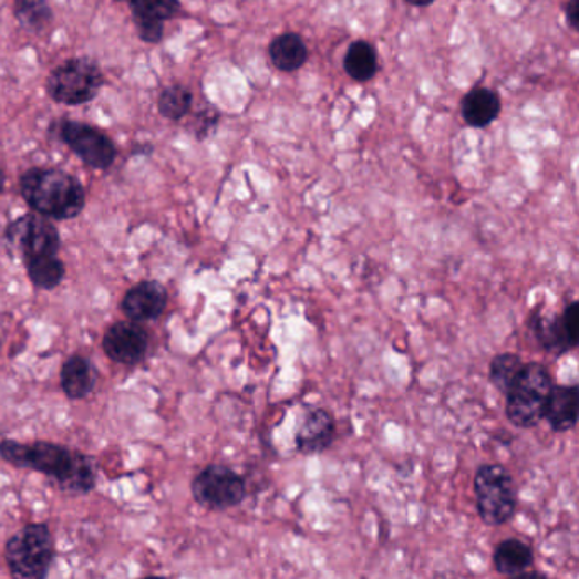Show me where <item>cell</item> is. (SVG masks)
I'll return each mask as SVG.
<instances>
[{
	"label": "cell",
	"mask_w": 579,
	"mask_h": 579,
	"mask_svg": "<svg viewBox=\"0 0 579 579\" xmlns=\"http://www.w3.org/2000/svg\"><path fill=\"white\" fill-rule=\"evenodd\" d=\"M0 456L22 469L46 474L70 493H87L95 485V469L91 459L50 442L19 444L4 441L0 444Z\"/></svg>",
	"instance_id": "cell-1"
},
{
	"label": "cell",
	"mask_w": 579,
	"mask_h": 579,
	"mask_svg": "<svg viewBox=\"0 0 579 579\" xmlns=\"http://www.w3.org/2000/svg\"><path fill=\"white\" fill-rule=\"evenodd\" d=\"M21 193L34 211L48 218H75L85 206L82 184L56 168H31L22 175Z\"/></svg>",
	"instance_id": "cell-2"
},
{
	"label": "cell",
	"mask_w": 579,
	"mask_h": 579,
	"mask_svg": "<svg viewBox=\"0 0 579 579\" xmlns=\"http://www.w3.org/2000/svg\"><path fill=\"white\" fill-rule=\"evenodd\" d=\"M552 378L546 365L527 362L517 380L507 391V412L511 425L517 428H534L546 415L547 400L552 391Z\"/></svg>",
	"instance_id": "cell-3"
},
{
	"label": "cell",
	"mask_w": 579,
	"mask_h": 579,
	"mask_svg": "<svg viewBox=\"0 0 579 579\" xmlns=\"http://www.w3.org/2000/svg\"><path fill=\"white\" fill-rule=\"evenodd\" d=\"M474 496L477 514L489 527L508 524L517 511L514 477L502 464H485L476 471Z\"/></svg>",
	"instance_id": "cell-4"
},
{
	"label": "cell",
	"mask_w": 579,
	"mask_h": 579,
	"mask_svg": "<svg viewBox=\"0 0 579 579\" xmlns=\"http://www.w3.org/2000/svg\"><path fill=\"white\" fill-rule=\"evenodd\" d=\"M6 561L18 578H44L53 561V539L46 525H27L12 536L6 546Z\"/></svg>",
	"instance_id": "cell-5"
},
{
	"label": "cell",
	"mask_w": 579,
	"mask_h": 579,
	"mask_svg": "<svg viewBox=\"0 0 579 579\" xmlns=\"http://www.w3.org/2000/svg\"><path fill=\"white\" fill-rule=\"evenodd\" d=\"M103 82V73L92 60L73 59L53 70L48 79V92L56 103L79 106L92 101Z\"/></svg>",
	"instance_id": "cell-6"
},
{
	"label": "cell",
	"mask_w": 579,
	"mask_h": 579,
	"mask_svg": "<svg viewBox=\"0 0 579 579\" xmlns=\"http://www.w3.org/2000/svg\"><path fill=\"white\" fill-rule=\"evenodd\" d=\"M190 489L194 499L209 510H228L238 507L247 496V483L244 476L221 464H211L200 471Z\"/></svg>",
	"instance_id": "cell-7"
},
{
	"label": "cell",
	"mask_w": 579,
	"mask_h": 579,
	"mask_svg": "<svg viewBox=\"0 0 579 579\" xmlns=\"http://www.w3.org/2000/svg\"><path fill=\"white\" fill-rule=\"evenodd\" d=\"M6 244L21 254L24 262L37 257L56 256L60 235L55 226L40 216L27 215L15 219L6 231Z\"/></svg>",
	"instance_id": "cell-8"
},
{
	"label": "cell",
	"mask_w": 579,
	"mask_h": 579,
	"mask_svg": "<svg viewBox=\"0 0 579 579\" xmlns=\"http://www.w3.org/2000/svg\"><path fill=\"white\" fill-rule=\"evenodd\" d=\"M62 136L66 145L89 167L104 170V168L111 167L114 158H116V146H114V143L103 132L92 128L89 124L70 121V123L63 126Z\"/></svg>",
	"instance_id": "cell-9"
},
{
	"label": "cell",
	"mask_w": 579,
	"mask_h": 579,
	"mask_svg": "<svg viewBox=\"0 0 579 579\" xmlns=\"http://www.w3.org/2000/svg\"><path fill=\"white\" fill-rule=\"evenodd\" d=\"M335 441V420L324 409H311L296 432V448L303 456H318Z\"/></svg>",
	"instance_id": "cell-10"
},
{
	"label": "cell",
	"mask_w": 579,
	"mask_h": 579,
	"mask_svg": "<svg viewBox=\"0 0 579 579\" xmlns=\"http://www.w3.org/2000/svg\"><path fill=\"white\" fill-rule=\"evenodd\" d=\"M104 350L106 354L120 364L132 365L142 361L148 347V337L136 323L121 321L113 324L104 335Z\"/></svg>",
	"instance_id": "cell-11"
},
{
	"label": "cell",
	"mask_w": 579,
	"mask_h": 579,
	"mask_svg": "<svg viewBox=\"0 0 579 579\" xmlns=\"http://www.w3.org/2000/svg\"><path fill=\"white\" fill-rule=\"evenodd\" d=\"M179 8V0H132L139 38L146 43H158L164 37V21L174 18Z\"/></svg>",
	"instance_id": "cell-12"
},
{
	"label": "cell",
	"mask_w": 579,
	"mask_h": 579,
	"mask_svg": "<svg viewBox=\"0 0 579 579\" xmlns=\"http://www.w3.org/2000/svg\"><path fill=\"white\" fill-rule=\"evenodd\" d=\"M167 307V291L155 281H143L124 294V314L133 321L155 320Z\"/></svg>",
	"instance_id": "cell-13"
},
{
	"label": "cell",
	"mask_w": 579,
	"mask_h": 579,
	"mask_svg": "<svg viewBox=\"0 0 579 579\" xmlns=\"http://www.w3.org/2000/svg\"><path fill=\"white\" fill-rule=\"evenodd\" d=\"M578 409L579 387L576 384L552 386L544 420L549 423L550 431L556 434H565V432L572 431L578 423Z\"/></svg>",
	"instance_id": "cell-14"
},
{
	"label": "cell",
	"mask_w": 579,
	"mask_h": 579,
	"mask_svg": "<svg viewBox=\"0 0 579 579\" xmlns=\"http://www.w3.org/2000/svg\"><path fill=\"white\" fill-rule=\"evenodd\" d=\"M502 111V101L489 89L479 87L467 92L463 99V117L471 128H486Z\"/></svg>",
	"instance_id": "cell-15"
},
{
	"label": "cell",
	"mask_w": 579,
	"mask_h": 579,
	"mask_svg": "<svg viewBox=\"0 0 579 579\" xmlns=\"http://www.w3.org/2000/svg\"><path fill=\"white\" fill-rule=\"evenodd\" d=\"M533 547L520 539H507L496 546L493 566L503 576H520L534 566Z\"/></svg>",
	"instance_id": "cell-16"
},
{
	"label": "cell",
	"mask_w": 579,
	"mask_h": 579,
	"mask_svg": "<svg viewBox=\"0 0 579 579\" xmlns=\"http://www.w3.org/2000/svg\"><path fill=\"white\" fill-rule=\"evenodd\" d=\"M534 335L546 352L554 355H565L576 349V343L569 339L561 314H539L533 323Z\"/></svg>",
	"instance_id": "cell-17"
},
{
	"label": "cell",
	"mask_w": 579,
	"mask_h": 579,
	"mask_svg": "<svg viewBox=\"0 0 579 579\" xmlns=\"http://www.w3.org/2000/svg\"><path fill=\"white\" fill-rule=\"evenodd\" d=\"M97 372L91 362L81 355H73L63 364L62 387L70 400H82L94 390Z\"/></svg>",
	"instance_id": "cell-18"
},
{
	"label": "cell",
	"mask_w": 579,
	"mask_h": 579,
	"mask_svg": "<svg viewBox=\"0 0 579 579\" xmlns=\"http://www.w3.org/2000/svg\"><path fill=\"white\" fill-rule=\"evenodd\" d=\"M269 56L277 70L294 72L307 63L308 48L299 34L286 33L270 43Z\"/></svg>",
	"instance_id": "cell-19"
},
{
	"label": "cell",
	"mask_w": 579,
	"mask_h": 579,
	"mask_svg": "<svg viewBox=\"0 0 579 579\" xmlns=\"http://www.w3.org/2000/svg\"><path fill=\"white\" fill-rule=\"evenodd\" d=\"M347 75L358 82H368L378 73V55L374 46L368 41H354L343 59Z\"/></svg>",
	"instance_id": "cell-20"
},
{
	"label": "cell",
	"mask_w": 579,
	"mask_h": 579,
	"mask_svg": "<svg viewBox=\"0 0 579 579\" xmlns=\"http://www.w3.org/2000/svg\"><path fill=\"white\" fill-rule=\"evenodd\" d=\"M14 14L24 30L43 33L52 22V9L46 0H14Z\"/></svg>",
	"instance_id": "cell-21"
},
{
	"label": "cell",
	"mask_w": 579,
	"mask_h": 579,
	"mask_svg": "<svg viewBox=\"0 0 579 579\" xmlns=\"http://www.w3.org/2000/svg\"><path fill=\"white\" fill-rule=\"evenodd\" d=\"M27 269L31 282L41 289L56 288L65 276V267L56 256L37 257V259L28 260Z\"/></svg>",
	"instance_id": "cell-22"
},
{
	"label": "cell",
	"mask_w": 579,
	"mask_h": 579,
	"mask_svg": "<svg viewBox=\"0 0 579 579\" xmlns=\"http://www.w3.org/2000/svg\"><path fill=\"white\" fill-rule=\"evenodd\" d=\"M525 362L517 354L505 352L493 358L489 364V381L499 393L507 394L517 375L520 374Z\"/></svg>",
	"instance_id": "cell-23"
},
{
	"label": "cell",
	"mask_w": 579,
	"mask_h": 579,
	"mask_svg": "<svg viewBox=\"0 0 579 579\" xmlns=\"http://www.w3.org/2000/svg\"><path fill=\"white\" fill-rule=\"evenodd\" d=\"M193 106V94L183 85H170L158 99V110L167 120L179 121L186 116Z\"/></svg>",
	"instance_id": "cell-24"
},
{
	"label": "cell",
	"mask_w": 579,
	"mask_h": 579,
	"mask_svg": "<svg viewBox=\"0 0 579 579\" xmlns=\"http://www.w3.org/2000/svg\"><path fill=\"white\" fill-rule=\"evenodd\" d=\"M562 321H565L566 330H568L569 339L578 345V329H579V303L571 301L565 311L561 313Z\"/></svg>",
	"instance_id": "cell-25"
},
{
	"label": "cell",
	"mask_w": 579,
	"mask_h": 579,
	"mask_svg": "<svg viewBox=\"0 0 579 579\" xmlns=\"http://www.w3.org/2000/svg\"><path fill=\"white\" fill-rule=\"evenodd\" d=\"M566 19H568L569 27L572 30H578L579 0H569L568 4H566Z\"/></svg>",
	"instance_id": "cell-26"
},
{
	"label": "cell",
	"mask_w": 579,
	"mask_h": 579,
	"mask_svg": "<svg viewBox=\"0 0 579 579\" xmlns=\"http://www.w3.org/2000/svg\"><path fill=\"white\" fill-rule=\"evenodd\" d=\"M406 2L416 6V8H426V6H431L434 0H406Z\"/></svg>",
	"instance_id": "cell-27"
},
{
	"label": "cell",
	"mask_w": 579,
	"mask_h": 579,
	"mask_svg": "<svg viewBox=\"0 0 579 579\" xmlns=\"http://www.w3.org/2000/svg\"><path fill=\"white\" fill-rule=\"evenodd\" d=\"M4 172L0 170V193H2V189H4Z\"/></svg>",
	"instance_id": "cell-28"
},
{
	"label": "cell",
	"mask_w": 579,
	"mask_h": 579,
	"mask_svg": "<svg viewBox=\"0 0 579 579\" xmlns=\"http://www.w3.org/2000/svg\"><path fill=\"white\" fill-rule=\"evenodd\" d=\"M117 2H132V0H117Z\"/></svg>",
	"instance_id": "cell-29"
}]
</instances>
